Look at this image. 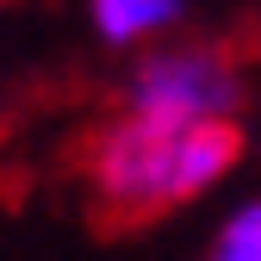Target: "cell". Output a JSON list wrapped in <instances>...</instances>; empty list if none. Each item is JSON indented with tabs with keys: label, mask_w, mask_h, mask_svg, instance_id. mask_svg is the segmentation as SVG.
I'll return each mask as SVG.
<instances>
[{
	"label": "cell",
	"mask_w": 261,
	"mask_h": 261,
	"mask_svg": "<svg viewBox=\"0 0 261 261\" xmlns=\"http://www.w3.org/2000/svg\"><path fill=\"white\" fill-rule=\"evenodd\" d=\"M249 130L243 118H149V112H112L81 149V187L93 212L112 224H149L212 199L243 168Z\"/></svg>",
	"instance_id": "1"
},
{
	"label": "cell",
	"mask_w": 261,
	"mask_h": 261,
	"mask_svg": "<svg viewBox=\"0 0 261 261\" xmlns=\"http://www.w3.org/2000/svg\"><path fill=\"white\" fill-rule=\"evenodd\" d=\"M249 100V81H243V62L212 44V38H162L149 50L130 56L124 87H118V106L124 112H149V118H243Z\"/></svg>",
	"instance_id": "2"
},
{
	"label": "cell",
	"mask_w": 261,
	"mask_h": 261,
	"mask_svg": "<svg viewBox=\"0 0 261 261\" xmlns=\"http://www.w3.org/2000/svg\"><path fill=\"white\" fill-rule=\"evenodd\" d=\"M187 7L193 0H87V25L93 38L118 56H137L162 38H174L187 25Z\"/></svg>",
	"instance_id": "3"
},
{
	"label": "cell",
	"mask_w": 261,
	"mask_h": 261,
	"mask_svg": "<svg viewBox=\"0 0 261 261\" xmlns=\"http://www.w3.org/2000/svg\"><path fill=\"white\" fill-rule=\"evenodd\" d=\"M193 261H261V187L243 193V199L212 224L205 249L193 255Z\"/></svg>",
	"instance_id": "4"
}]
</instances>
